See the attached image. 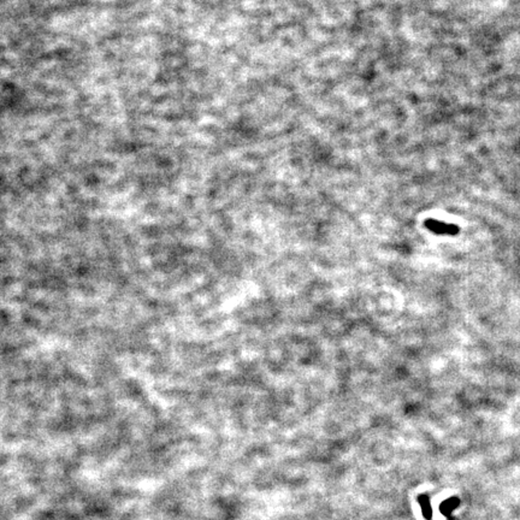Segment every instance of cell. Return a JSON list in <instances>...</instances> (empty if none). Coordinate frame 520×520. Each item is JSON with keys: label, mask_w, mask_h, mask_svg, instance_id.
<instances>
[{"label": "cell", "mask_w": 520, "mask_h": 520, "mask_svg": "<svg viewBox=\"0 0 520 520\" xmlns=\"http://www.w3.org/2000/svg\"><path fill=\"white\" fill-rule=\"evenodd\" d=\"M425 227L428 228L430 231L437 234V235H456L459 233V228L454 224L444 223L442 221H437V219H428L425 222Z\"/></svg>", "instance_id": "cell-1"}, {"label": "cell", "mask_w": 520, "mask_h": 520, "mask_svg": "<svg viewBox=\"0 0 520 520\" xmlns=\"http://www.w3.org/2000/svg\"><path fill=\"white\" fill-rule=\"evenodd\" d=\"M419 503L422 506L423 514L426 519H431V506H430V501L428 496H419Z\"/></svg>", "instance_id": "cell-2"}, {"label": "cell", "mask_w": 520, "mask_h": 520, "mask_svg": "<svg viewBox=\"0 0 520 520\" xmlns=\"http://www.w3.org/2000/svg\"><path fill=\"white\" fill-rule=\"evenodd\" d=\"M458 504H459L458 498H450V500H448L444 502V503L441 504L442 513H446L447 510H452L453 508H455Z\"/></svg>", "instance_id": "cell-3"}]
</instances>
